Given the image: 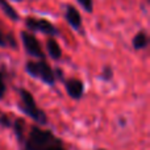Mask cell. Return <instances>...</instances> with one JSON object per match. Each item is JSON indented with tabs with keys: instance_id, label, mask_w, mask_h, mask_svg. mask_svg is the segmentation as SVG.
<instances>
[{
	"instance_id": "3957f363",
	"label": "cell",
	"mask_w": 150,
	"mask_h": 150,
	"mask_svg": "<svg viewBox=\"0 0 150 150\" xmlns=\"http://www.w3.org/2000/svg\"><path fill=\"white\" fill-rule=\"evenodd\" d=\"M25 71L30 75L32 78L41 80L42 83L50 86V87H53V86L57 83L52 66L45 59L28 61L25 65Z\"/></svg>"
},
{
	"instance_id": "30bf717a",
	"label": "cell",
	"mask_w": 150,
	"mask_h": 150,
	"mask_svg": "<svg viewBox=\"0 0 150 150\" xmlns=\"http://www.w3.org/2000/svg\"><path fill=\"white\" fill-rule=\"evenodd\" d=\"M46 50L50 58L54 61H58L62 58V49H61L59 44L55 38H47L46 41Z\"/></svg>"
},
{
	"instance_id": "2e32d148",
	"label": "cell",
	"mask_w": 150,
	"mask_h": 150,
	"mask_svg": "<svg viewBox=\"0 0 150 150\" xmlns=\"http://www.w3.org/2000/svg\"><path fill=\"white\" fill-rule=\"evenodd\" d=\"M7 47H11V49H17L18 47V45H17V41H16V38H15V36H13L12 33H7Z\"/></svg>"
},
{
	"instance_id": "277c9868",
	"label": "cell",
	"mask_w": 150,
	"mask_h": 150,
	"mask_svg": "<svg viewBox=\"0 0 150 150\" xmlns=\"http://www.w3.org/2000/svg\"><path fill=\"white\" fill-rule=\"evenodd\" d=\"M25 26L30 33H42L55 38L59 36V30L57 26H54L49 20L46 18H37V17H26L25 18Z\"/></svg>"
},
{
	"instance_id": "ffe728a7",
	"label": "cell",
	"mask_w": 150,
	"mask_h": 150,
	"mask_svg": "<svg viewBox=\"0 0 150 150\" xmlns=\"http://www.w3.org/2000/svg\"><path fill=\"white\" fill-rule=\"evenodd\" d=\"M96 150H107V149H96Z\"/></svg>"
},
{
	"instance_id": "d6986e66",
	"label": "cell",
	"mask_w": 150,
	"mask_h": 150,
	"mask_svg": "<svg viewBox=\"0 0 150 150\" xmlns=\"http://www.w3.org/2000/svg\"><path fill=\"white\" fill-rule=\"evenodd\" d=\"M12 1H15V3H20V1H23V0H12Z\"/></svg>"
},
{
	"instance_id": "9c48e42d",
	"label": "cell",
	"mask_w": 150,
	"mask_h": 150,
	"mask_svg": "<svg viewBox=\"0 0 150 150\" xmlns=\"http://www.w3.org/2000/svg\"><path fill=\"white\" fill-rule=\"evenodd\" d=\"M132 45L134 50H144L149 46V36L145 30H138L132 40Z\"/></svg>"
},
{
	"instance_id": "8fae6325",
	"label": "cell",
	"mask_w": 150,
	"mask_h": 150,
	"mask_svg": "<svg viewBox=\"0 0 150 150\" xmlns=\"http://www.w3.org/2000/svg\"><path fill=\"white\" fill-rule=\"evenodd\" d=\"M0 9H1V12L4 13L9 20H12V21H18L20 20L18 12L13 8V5L11 4L9 1H7V0H0Z\"/></svg>"
},
{
	"instance_id": "7a4b0ae2",
	"label": "cell",
	"mask_w": 150,
	"mask_h": 150,
	"mask_svg": "<svg viewBox=\"0 0 150 150\" xmlns=\"http://www.w3.org/2000/svg\"><path fill=\"white\" fill-rule=\"evenodd\" d=\"M18 99H20L18 100V109L25 116L30 117L38 125H47L46 113L37 105V101L34 96L32 95V92H29L25 88H18Z\"/></svg>"
},
{
	"instance_id": "6da1fadb",
	"label": "cell",
	"mask_w": 150,
	"mask_h": 150,
	"mask_svg": "<svg viewBox=\"0 0 150 150\" xmlns=\"http://www.w3.org/2000/svg\"><path fill=\"white\" fill-rule=\"evenodd\" d=\"M21 150H67L59 137L52 130L32 127L28 137L25 138Z\"/></svg>"
},
{
	"instance_id": "e0dca14e",
	"label": "cell",
	"mask_w": 150,
	"mask_h": 150,
	"mask_svg": "<svg viewBox=\"0 0 150 150\" xmlns=\"http://www.w3.org/2000/svg\"><path fill=\"white\" fill-rule=\"evenodd\" d=\"M7 33H4V30H3V26L1 24H0V46L1 47H7Z\"/></svg>"
},
{
	"instance_id": "9a60e30c",
	"label": "cell",
	"mask_w": 150,
	"mask_h": 150,
	"mask_svg": "<svg viewBox=\"0 0 150 150\" xmlns=\"http://www.w3.org/2000/svg\"><path fill=\"white\" fill-rule=\"evenodd\" d=\"M76 1L87 13L93 12V0H76Z\"/></svg>"
},
{
	"instance_id": "7c38bea8",
	"label": "cell",
	"mask_w": 150,
	"mask_h": 150,
	"mask_svg": "<svg viewBox=\"0 0 150 150\" xmlns=\"http://www.w3.org/2000/svg\"><path fill=\"white\" fill-rule=\"evenodd\" d=\"M98 79L101 80V82H104V83L111 82V80L113 79V69H112L109 65H104L103 70H101L100 75L98 76Z\"/></svg>"
},
{
	"instance_id": "5b68a950",
	"label": "cell",
	"mask_w": 150,
	"mask_h": 150,
	"mask_svg": "<svg viewBox=\"0 0 150 150\" xmlns=\"http://www.w3.org/2000/svg\"><path fill=\"white\" fill-rule=\"evenodd\" d=\"M20 38L26 54L33 58H37V59H45V53L42 50L38 38L34 36V33H30L28 30H23L20 32Z\"/></svg>"
},
{
	"instance_id": "8992f818",
	"label": "cell",
	"mask_w": 150,
	"mask_h": 150,
	"mask_svg": "<svg viewBox=\"0 0 150 150\" xmlns=\"http://www.w3.org/2000/svg\"><path fill=\"white\" fill-rule=\"evenodd\" d=\"M63 86H65V90L67 92V95L70 96L74 100H80L84 95V83L82 82L78 78H70V79H65L63 80Z\"/></svg>"
},
{
	"instance_id": "52a82bcc",
	"label": "cell",
	"mask_w": 150,
	"mask_h": 150,
	"mask_svg": "<svg viewBox=\"0 0 150 150\" xmlns=\"http://www.w3.org/2000/svg\"><path fill=\"white\" fill-rule=\"evenodd\" d=\"M63 17H65V20L67 21V24L74 30L76 32L82 30V24H83L82 15L73 4H66L63 7Z\"/></svg>"
},
{
	"instance_id": "ac0fdd59",
	"label": "cell",
	"mask_w": 150,
	"mask_h": 150,
	"mask_svg": "<svg viewBox=\"0 0 150 150\" xmlns=\"http://www.w3.org/2000/svg\"><path fill=\"white\" fill-rule=\"evenodd\" d=\"M53 71H54L55 80H61V82H63V80H65V76H63V71H62V69L55 67V70H53Z\"/></svg>"
},
{
	"instance_id": "ba28073f",
	"label": "cell",
	"mask_w": 150,
	"mask_h": 150,
	"mask_svg": "<svg viewBox=\"0 0 150 150\" xmlns=\"http://www.w3.org/2000/svg\"><path fill=\"white\" fill-rule=\"evenodd\" d=\"M13 129V134L17 138V142L23 146L24 141H25V137H24V133H25V120L23 117H17L12 121V127Z\"/></svg>"
},
{
	"instance_id": "5bb4252c",
	"label": "cell",
	"mask_w": 150,
	"mask_h": 150,
	"mask_svg": "<svg viewBox=\"0 0 150 150\" xmlns=\"http://www.w3.org/2000/svg\"><path fill=\"white\" fill-rule=\"evenodd\" d=\"M7 93V83H5V74L3 73V70H0V100L5 98Z\"/></svg>"
},
{
	"instance_id": "4fadbf2b",
	"label": "cell",
	"mask_w": 150,
	"mask_h": 150,
	"mask_svg": "<svg viewBox=\"0 0 150 150\" xmlns=\"http://www.w3.org/2000/svg\"><path fill=\"white\" fill-rule=\"evenodd\" d=\"M0 127L1 128H11L12 127V120H11L9 115L3 112L0 109Z\"/></svg>"
}]
</instances>
